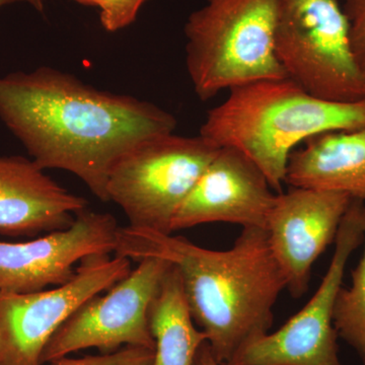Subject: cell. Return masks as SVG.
<instances>
[{
	"instance_id": "obj_1",
	"label": "cell",
	"mask_w": 365,
	"mask_h": 365,
	"mask_svg": "<svg viewBox=\"0 0 365 365\" xmlns=\"http://www.w3.org/2000/svg\"><path fill=\"white\" fill-rule=\"evenodd\" d=\"M0 119L42 169L76 175L103 202H109L108 178L118 160L177 126L158 106L50 67L0 78Z\"/></svg>"
},
{
	"instance_id": "obj_2",
	"label": "cell",
	"mask_w": 365,
	"mask_h": 365,
	"mask_svg": "<svg viewBox=\"0 0 365 365\" xmlns=\"http://www.w3.org/2000/svg\"><path fill=\"white\" fill-rule=\"evenodd\" d=\"M117 256L157 257L181 274L192 317L211 352L227 365L247 341L269 332L273 307L287 282L262 227H242L234 246L215 251L172 234L119 227Z\"/></svg>"
},
{
	"instance_id": "obj_3",
	"label": "cell",
	"mask_w": 365,
	"mask_h": 365,
	"mask_svg": "<svg viewBox=\"0 0 365 365\" xmlns=\"http://www.w3.org/2000/svg\"><path fill=\"white\" fill-rule=\"evenodd\" d=\"M362 127L365 98L331 102L292 79H264L230 90L227 100L208 112L199 135L217 148L241 151L281 193L295 146L325 132Z\"/></svg>"
},
{
	"instance_id": "obj_4",
	"label": "cell",
	"mask_w": 365,
	"mask_h": 365,
	"mask_svg": "<svg viewBox=\"0 0 365 365\" xmlns=\"http://www.w3.org/2000/svg\"><path fill=\"white\" fill-rule=\"evenodd\" d=\"M278 0H206L185 26L194 91L208 101L225 90L287 78L274 50Z\"/></svg>"
},
{
	"instance_id": "obj_5",
	"label": "cell",
	"mask_w": 365,
	"mask_h": 365,
	"mask_svg": "<svg viewBox=\"0 0 365 365\" xmlns=\"http://www.w3.org/2000/svg\"><path fill=\"white\" fill-rule=\"evenodd\" d=\"M274 50L287 78L309 95L331 102L364 100L338 0H278Z\"/></svg>"
},
{
	"instance_id": "obj_6",
	"label": "cell",
	"mask_w": 365,
	"mask_h": 365,
	"mask_svg": "<svg viewBox=\"0 0 365 365\" xmlns=\"http://www.w3.org/2000/svg\"><path fill=\"white\" fill-rule=\"evenodd\" d=\"M220 148L203 137H153L126 153L107 182L109 202L129 227L172 234L173 220Z\"/></svg>"
},
{
	"instance_id": "obj_7",
	"label": "cell",
	"mask_w": 365,
	"mask_h": 365,
	"mask_svg": "<svg viewBox=\"0 0 365 365\" xmlns=\"http://www.w3.org/2000/svg\"><path fill=\"white\" fill-rule=\"evenodd\" d=\"M365 239V202L352 199L338 230L330 265L299 313L274 333L247 341L227 365H342L334 307L350 257Z\"/></svg>"
},
{
	"instance_id": "obj_8",
	"label": "cell",
	"mask_w": 365,
	"mask_h": 365,
	"mask_svg": "<svg viewBox=\"0 0 365 365\" xmlns=\"http://www.w3.org/2000/svg\"><path fill=\"white\" fill-rule=\"evenodd\" d=\"M131 270L130 259L93 255L66 284L29 294L0 292V365H42L46 345L64 322Z\"/></svg>"
},
{
	"instance_id": "obj_9",
	"label": "cell",
	"mask_w": 365,
	"mask_h": 365,
	"mask_svg": "<svg viewBox=\"0 0 365 365\" xmlns=\"http://www.w3.org/2000/svg\"><path fill=\"white\" fill-rule=\"evenodd\" d=\"M134 270L107 290L95 295L64 322L42 354V364L88 348L116 352L126 346L155 350L148 311L170 262L148 257Z\"/></svg>"
},
{
	"instance_id": "obj_10",
	"label": "cell",
	"mask_w": 365,
	"mask_h": 365,
	"mask_svg": "<svg viewBox=\"0 0 365 365\" xmlns=\"http://www.w3.org/2000/svg\"><path fill=\"white\" fill-rule=\"evenodd\" d=\"M119 227L110 213L86 208L66 230L29 242H0V292L29 294L66 284L86 257L115 252Z\"/></svg>"
},
{
	"instance_id": "obj_11",
	"label": "cell",
	"mask_w": 365,
	"mask_h": 365,
	"mask_svg": "<svg viewBox=\"0 0 365 365\" xmlns=\"http://www.w3.org/2000/svg\"><path fill=\"white\" fill-rule=\"evenodd\" d=\"M351 201L346 194L306 188L277 194L265 230L292 297L306 294L314 262L335 242Z\"/></svg>"
},
{
	"instance_id": "obj_12",
	"label": "cell",
	"mask_w": 365,
	"mask_h": 365,
	"mask_svg": "<svg viewBox=\"0 0 365 365\" xmlns=\"http://www.w3.org/2000/svg\"><path fill=\"white\" fill-rule=\"evenodd\" d=\"M277 194L247 155L220 148L177 211L170 230L212 222L266 228Z\"/></svg>"
},
{
	"instance_id": "obj_13",
	"label": "cell",
	"mask_w": 365,
	"mask_h": 365,
	"mask_svg": "<svg viewBox=\"0 0 365 365\" xmlns=\"http://www.w3.org/2000/svg\"><path fill=\"white\" fill-rule=\"evenodd\" d=\"M44 170L29 158L0 157V235L35 237L66 230L76 213L88 208L83 197L71 193Z\"/></svg>"
},
{
	"instance_id": "obj_14",
	"label": "cell",
	"mask_w": 365,
	"mask_h": 365,
	"mask_svg": "<svg viewBox=\"0 0 365 365\" xmlns=\"http://www.w3.org/2000/svg\"><path fill=\"white\" fill-rule=\"evenodd\" d=\"M285 182L292 188L346 194L365 202V127L319 134L294 151Z\"/></svg>"
},
{
	"instance_id": "obj_15",
	"label": "cell",
	"mask_w": 365,
	"mask_h": 365,
	"mask_svg": "<svg viewBox=\"0 0 365 365\" xmlns=\"http://www.w3.org/2000/svg\"><path fill=\"white\" fill-rule=\"evenodd\" d=\"M148 324L155 344L153 365H193L199 348L207 342L196 328L181 274L173 264L151 302Z\"/></svg>"
},
{
	"instance_id": "obj_16",
	"label": "cell",
	"mask_w": 365,
	"mask_h": 365,
	"mask_svg": "<svg viewBox=\"0 0 365 365\" xmlns=\"http://www.w3.org/2000/svg\"><path fill=\"white\" fill-rule=\"evenodd\" d=\"M351 276L350 287L338 292L333 323L338 337L351 346L365 365V239L364 254Z\"/></svg>"
},
{
	"instance_id": "obj_17",
	"label": "cell",
	"mask_w": 365,
	"mask_h": 365,
	"mask_svg": "<svg viewBox=\"0 0 365 365\" xmlns=\"http://www.w3.org/2000/svg\"><path fill=\"white\" fill-rule=\"evenodd\" d=\"M100 9L101 23L110 33L123 30L136 20L141 6L148 0H76Z\"/></svg>"
},
{
	"instance_id": "obj_18",
	"label": "cell",
	"mask_w": 365,
	"mask_h": 365,
	"mask_svg": "<svg viewBox=\"0 0 365 365\" xmlns=\"http://www.w3.org/2000/svg\"><path fill=\"white\" fill-rule=\"evenodd\" d=\"M155 350L135 346H126L116 352L90 355L83 359L63 357L52 362L53 365H153Z\"/></svg>"
},
{
	"instance_id": "obj_19",
	"label": "cell",
	"mask_w": 365,
	"mask_h": 365,
	"mask_svg": "<svg viewBox=\"0 0 365 365\" xmlns=\"http://www.w3.org/2000/svg\"><path fill=\"white\" fill-rule=\"evenodd\" d=\"M349 26L350 47L365 88V0H343Z\"/></svg>"
},
{
	"instance_id": "obj_20",
	"label": "cell",
	"mask_w": 365,
	"mask_h": 365,
	"mask_svg": "<svg viewBox=\"0 0 365 365\" xmlns=\"http://www.w3.org/2000/svg\"><path fill=\"white\" fill-rule=\"evenodd\" d=\"M193 365H222L216 360L207 342H204L197 352Z\"/></svg>"
},
{
	"instance_id": "obj_21",
	"label": "cell",
	"mask_w": 365,
	"mask_h": 365,
	"mask_svg": "<svg viewBox=\"0 0 365 365\" xmlns=\"http://www.w3.org/2000/svg\"><path fill=\"white\" fill-rule=\"evenodd\" d=\"M43 2H44V0H28V4H32L33 6H35L39 11L43 9Z\"/></svg>"
},
{
	"instance_id": "obj_22",
	"label": "cell",
	"mask_w": 365,
	"mask_h": 365,
	"mask_svg": "<svg viewBox=\"0 0 365 365\" xmlns=\"http://www.w3.org/2000/svg\"><path fill=\"white\" fill-rule=\"evenodd\" d=\"M25 1L28 2V0H0V9L2 6H7V4H14V2Z\"/></svg>"
}]
</instances>
